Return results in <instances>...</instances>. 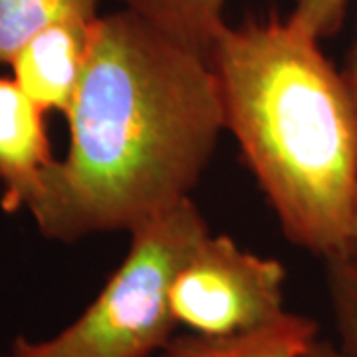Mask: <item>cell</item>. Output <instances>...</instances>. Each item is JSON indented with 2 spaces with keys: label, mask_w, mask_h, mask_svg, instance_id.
Masks as SVG:
<instances>
[{
  "label": "cell",
  "mask_w": 357,
  "mask_h": 357,
  "mask_svg": "<svg viewBox=\"0 0 357 357\" xmlns=\"http://www.w3.org/2000/svg\"><path fill=\"white\" fill-rule=\"evenodd\" d=\"M70 145L28 208L52 241L135 230L191 199L225 131L204 52L121 8L96 20Z\"/></svg>",
  "instance_id": "1"
},
{
  "label": "cell",
  "mask_w": 357,
  "mask_h": 357,
  "mask_svg": "<svg viewBox=\"0 0 357 357\" xmlns=\"http://www.w3.org/2000/svg\"><path fill=\"white\" fill-rule=\"evenodd\" d=\"M321 40L270 14L227 24L206 52L225 129L298 248L357 255V121Z\"/></svg>",
  "instance_id": "2"
},
{
  "label": "cell",
  "mask_w": 357,
  "mask_h": 357,
  "mask_svg": "<svg viewBox=\"0 0 357 357\" xmlns=\"http://www.w3.org/2000/svg\"><path fill=\"white\" fill-rule=\"evenodd\" d=\"M102 292L70 326L42 342L18 337L0 357H151L175 335L169 290L178 268L211 234L185 199L141 225Z\"/></svg>",
  "instance_id": "3"
},
{
  "label": "cell",
  "mask_w": 357,
  "mask_h": 357,
  "mask_svg": "<svg viewBox=\"0 0 357 357\" xmlns=\"http://www.w3.org/2000/svg\"><path fill=\"white\" fill-rule=\"evenodd\" d=\"M286 270L276 258L208 234L178 268L169 290L175 324L203 337H230L266 326L284 310Z\"/></svg>",
  "instance_id": "4"
},
{
  "label": "cell",
  "mask_w": 357,
  "mask_h": 357,
  "mask_svg": "<svg viewBox=\"0 0 357 357\" xmlns=\"http://www.w3.org/2000/svg\"><path fill=\"white\" fill-rule=\"evenodd\" d=\"M98 18H70L46 26L8 62L10 77L46 114H68L88 68Z\"/></svg>",
  "instance_id": "5"
},
{
  "label": "cell",
  "mask_w": 357,
  "mask_h": 357,
  "mask_svg": "<svg viewBox=\"0 0 357 357\" xmlns=\"http://www.w3.org/2000/svg\"><path fill=\"white\" fill-rule=\"evenodd\" d=\"M56 157L46 112L10 76H0V204L6 213L28 211Z\"/></svg>",
  "instance_id": "6"
},
{
  "label": "cell",
  "mask_w": 357,
  "mask_h": 357,
  "mask_svg": "<svg viewBox=\"0 0 357 357\" xmlns=\"http://www.w3.org/2000/svg\"><path fill=\"white\" fill-rule=\"evenodd\" d=\"M318 342L314 319L284 312L266 326L230 337L173 335L161 357H306Z\"/></svg>",
  "instance_id": "7"
},
{
  "label": "cell",
  "mask_w": 357,
  "mask_h": 357,
  "mask_svg": "<svg viewBox=\"0 0 357 357\" xmlns=\"http://www.w3.org/2000/svg\"><path fill=\"white\" fill-rule=\"evenodd\" d=\"M123 8L139 14L155 28L195 50L208 52L227 26L229 0H119Z\"/></svg>",
  "instance_id": "8"
},
{
  "label": "cell",
  "mask_w": 357,
  "mask_h": 357,
  "mask_svg": "<svg viewBox=\"0 0 357 357\" xmlns=\"http://www.w3.org/2000/svg\"><path fill=\"white\" fill-rule=\"evenodd\" d=\"M100 16V0H0V64L13 60L16 50L46 26Z\"/></svg>",
  "instance_id": "9"
},
{
  "label": "cell",
  "mask_w": 357,
  "mask_h": 357,
  "mask_svg": "<svg viewBox=\"0 0 357 357\" xmlns=\"http://www.w3.org/2000/svg\"><path fill=\"white\" fill-rule=\"evenodd\" d=\"M333 324L344 357H357V255L326 260Z\"/></svg>",
  "instance_id": "10"
},
{
  "label": "cell",
  "mask_w": 357,
  "mask_h": 357,
  "mask_svg": "<svg viewBox=\"0 0 357 357\" xmlns=\"http://www.w3.org/2000/svg\"><path fill=\"white\" fill-rule=\"evenodd\" d=\"M349 0H296L288 18L316 38H332L342 30Z\"/></svg>",
  "instance_id": "11"
},
{
  "label": "cell",
  "mask_w": 357,
  "mask_h": 357,
  "mask_svg": "<svg viewBox=\"0 0 357 357\" xmlns=\"http://www.w3.org/2000/svg\"><path fill=\"white\" fill-rule=\"evenodd\" d=\"M345 77V84L351 96V103H354V112H356L357 121V14H356V30H354V42L349 46L347 58H345V66L342 70ZM356 252H357V227H356Z\"/></svg>",
  "instance_id": "12"
}]
</instances>
